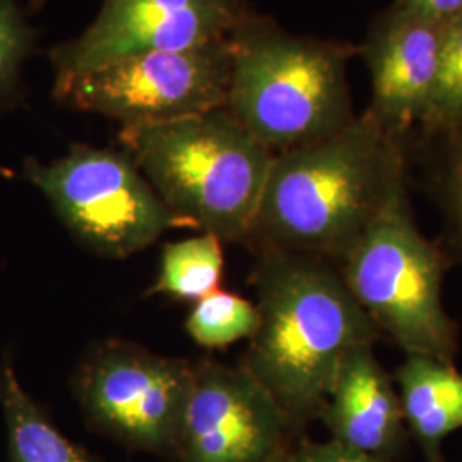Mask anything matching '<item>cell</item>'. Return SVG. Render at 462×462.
Here are the masks:
<instances>
[{
    "label": "cell",
    "instance_id": "cell-1",
    "mask_svg": "<svg viewBox=\"0 0 462 462\" xmlns=\"http://www.w3.org/2000/svg\"><path fill=\"white\" fill-rule=\"evenodd\" d=\"M255 288L259 328L242 365L276 399L297 433L319 420L347 355L375 345L380 332L337 265L326 259L263 250Z\"/></svg>",
    "mask_w": 462,
    "mask_h": 462
},
{
    "label": "cell",
    "instance_id": "cell-2",
    "mask_svg": "<svg viewBox=\"0 0 462 462\" xmlns=\"http://www.w3.org/2000/svg\"><path fill=\"white\" fill-rule=\"evenodd\" d=\"M404 171V139L365 110L345 131L274 156L248 240L337 265Z\"/></svg>",
    "mask_w": 462,
    "mask_h": 462
},
{
    "label": "cell",
    "instance_id": "cell-3",
    "mask_svg": "<svg viewBox=\"0 0 462 462\" xmlns=\"http://www.w3.org/2000/svg\"><path fill=\"white\" fill-rule=\"evenodd\" d=\"M228 43L225 108L274 154L324 141L356 120L347 83L356 45L291 33L259 13Z\"/></svg>",
    "mask_w": 462,
    "mask_h": 462
},
{
    "label": "cell",
    "instance_id": "cell-4",
    "mask_svg": "<svg viewBox=\"0 0 462 462\" xmlns=\"http://www.w3.org/2000/svg\"><path fill=\"white\" fill-rule=\"evenodd\" d=\"M118 139L182 226L247 242L276 154L225 106L122 127Z\"/></svg>",
    "mask_w": 462,
    "mask_h": 462
},
{
    "label": "cell",
    "instance_id": "cell-5",
    "mask_svg": "<svg viewBox=\"0 0 462 462\" xmlns=\"http://www.w3.org/2000/svg\"><path fill=\"white\" fill-rule=\"evenodd\" d=\"M349 293L406 355L454 364L457 328L446 310V261L414 223L406 171L337 264Z\"/></svg>",
    "mask_w": 462,
    "mask_h": 462
},
{
    "label": "cell",
    "instance_id": "cell-6",
    "mask_svg": "<svg viewBox=\"0 0 462 462\" xmlns=\"http://www.w3.org/2000/svg\"><path fill=\"white\" fill-rule=\"evenodd\" d=\"M24 177L74 240L99 257L125 259L182 226L125 151L74 144L50 163L28 160Z\"/></svg>",
    "mask_w": 462,
    "mask_h": 462
},
{
    "label": "cell",
    "instance_id": "cell-7",
    "mask_svg": "<svg viewBox=\"0 0 462 462\" xmlns=\"http://www.w3.org/2000/svg\"><path fill=\"white\" fill-rule=\"evenodd\" d=\"M228 38L182 50L122 57L55 78L53 98L122 127L154 125L223 108L230 86Z\"/></svg>",
    "mask_w": 462,
    "mask_h": 462
},
{
    "label": "cell",
    "instance_id": "cell-8",
    "mask_svg": "<svg viewBox=\"0 0 462 462\" xmlns=\"http://www.w3.org/2000/svg\"><path fill=\"white\" fill-rule=\"evenodd\" d=\"M194 366L122 341L93 347L74 393L91 430L129 450L173 457Z\"/></svg>",
    "mask_w": 462,
    "mask_h": 462
},
{
    "label": "cell",
    "instance_id": "cell-9",
    "mask_svg": "<svg viewBox=\"0 0 462 462\" xmlns=\"http://www.w3.org/2000/svg\"><path fill=\"white\" fill-rule=\"evenodd\" d=\"M295 430L276 399L244 365L194 366L173 462H271Z\"/></svg>",
    "mask_w": 462,
    "mask_h": 462
},
{
    "label": "cell",
    "instance_id": "cell-10",
    "mask_svg": "<svg viewBox=\"0 0 462 462\" xmlns=\"http://www.w3.org/2000/svg\"><path fill=\"white\" fill-rule=\"evenodd\" d=\"M254 13L247 0H103L95 21L50 59L55 78L74 76L135 53L228 38Z\"/></svg>",
    "mask_w": 462,
    "mask_h": 462
},
{
    "label": "cell",
    "instance_id": "cell-11",
    "mask_svg": "<svg viewBox=\"0 0 462 462\" xmlns=\"http://www.w3.org/2000/svg\"><path fill=\"white\" fill-rule=\"evenodd\" d=\"M442 28L393 2L372 21L358 47L372 81L366 110L401 139L427 110L439 70Z\"/></svg>",
    "mask_w": 462,
    "mask_h": 462
},
{
    "label": "cell",
    "instance_id": "cell-12",
    "mask_svg": "<svg viewBox=\"0 0 462 462\" xmlns=\"http://www.w3.org/2000/svg\"><path fill=\"white\" fill-rule=\"evenodd\" d=\"M319 420L332 440L385 461L410 437L394 377L374 345L355 347L339 366Z\"/></svg>",
    "mask_w": 462,
    "mask_h": 462
},
{
    "label": "cell",
    "instance_id": "cell-13",
    "mask_svg": "<svg viewBox=\"0 0 462 462\" xmlns=\"http://www.w3.org/2000/svg\"><path fill=\"white\" fill-rule=\"evenodd\" d=\"M410 437L427 462H446L447 437L462 430V374L454 364L406 355L394 374Z\"/></svg>",
    "mask_w": 462,
    "mask_h": 462
},
{
    "label": "cell",
    "instance_id": "cell-14",
    "mask_svg": "<svg viewBox=\"0 0 462 462\" xmlns=\"http://www.w3.org/2000/svg\"><path fill=\"white\" fill-rule=\"evenodd\" d=\"M0 406L9 462H95L69 440L19 383L9 356L0 365Z\"/></svg>",
    "mask_w": 462,
    "mask_h": 462
},
{
    "label": "cell",
    "instance_id": "cell-15",
    "mask_svg": "<svg viewBox=\"0 0 462 462\" xmlns=\"http://www.w3.org/2000/svg\"><path fill=\"white\" fill-rule=\"evenodd\" d=\"M221 245L223 242L209 233L166 244L149 293L180 301H199L215 293L219 290L225 267Z\"/></svg>",
    "mask_w": 462,
    "mask_h": 462
},
{
    "label": "cell",
    "instance_id": "cell-16",
    "mask_svg": "<svg viewBox=\"0 0 462 462\" xmlns=\"http://www.w3.org/2000/svg\"><path fill=\"white\" fill-rule=\"evenodd\" d=\"M259 328V310L250 300L217 290L196 301L185 320L187 334L199 346H230L250 339Z\"/></svg>",
    "mask_w": 462,
    "mask_h": 462
},
{
    "label": "cell",
    "instance_id": "cell-17",
    "mask_svg": "<svg viewBox=\"0 0 462 462\" xmlns=\"http://www.w3.org/2000/svg\"><path fill=\"white\" fill-rule=\"evenodd\" d=\"M418 125L430 135H446L462 125V14L442 28L439 70Z\"/></svg>",
    "mask_w": 462,
    "mask_h": 462
},
{
    "label": "cell",
    "instance_id": "cell-18",
    "mask_svg": "<svg viewBox=\"0 0 462 462\" xmlns=\"http://www.w3.org/2000/svg\"><path fill=\"white\" fill-rule=\"evenodd\" d=\"M34 43L36 33L21 0H0V106L16 101L21 70Z\"/></svg>",
    "mask_w": 462,
    "mask_h": 462
},
{
    "label": "cell",
    "instance_id": "cell-19",
    "mask_svg": "<svg viewBox=\"0 0 462 462\" xmlns=\"http://www.w3.org/2000/svg\"><path fill=\"white\" fill-rule=\"evenodd\" d=\"M447 141V156L442 170V198L447 215L462 242V125L454 133L440 135Z\"/></svg>",
    "mask_w": 462,
    "mask_h": 462
},
{
    "label": "cell",
    "instance_id": "cell-20",
    "mask_svg": "<svg viewBox=\"0 0 462 462\" xmlns=\"http://www.w3.org/2000/svg\"><path fill=\"white\" fill-rule=\"evenodd\" d=\"M282 462H393L365 454L337 440H300L282 454Z\"/></svg>",
    "mask_w": 462,
    "mask_h": 462
},
{
    "label": "cell",
    "instance_id": "cell-21",
    "mask_svg": "<svg viewBox=\"0 0 462 462\" xmlns=\"http://www.w3.org/2000/svg\"><path fill=\"white\" fill-rule=\"evenodd\" d=\"M394 4L437 24H446L462 14V0H394Z\"/></svg>",
    "mask_w": 462,
    "mask_h": 462
},
{
    "label": "cell",
    "instance_id": "cell-22",
    "mask_svg": "<svg viewBox=\"0 0 462 462\" xmlns=\"http://www.w3.org/2000/svg\"><path fill=\"white\" fill-rule=\"evenodd\" d=\"M286 450H288V448H286ZM286 450H284V452H286ZM284 452H282V454H284ZM282 454H280L278 457H274L271 462H282Z\"/></svg>",
    "mask_w": 462,
    "mask_h": 462
}]
</instances>
